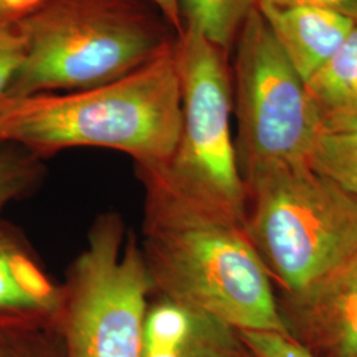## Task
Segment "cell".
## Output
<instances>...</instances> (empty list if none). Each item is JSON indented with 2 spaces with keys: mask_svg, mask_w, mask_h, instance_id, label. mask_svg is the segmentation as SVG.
Returning <instances> with one entry per match:
<instances>
[{
  "mask_svg": "<svg viewBox=\"0 0 357 357\" xmlns=\"http://www.w3.org/2000/svg\"><path fill=\"white\" fill-rule=\"evenodd\" d=\"M143 190V261L153 298L236 331L289 336L273 280L245 224L176 188L160 167L135 166Z\"/></svg>",
  "mask_w": 357,
  "mask_h": 357,
  "instance_id": "obj_1",
  "label": "cell"
},
{
  "mask_svg": "<svg viewBox=\"0 0 357 357\" xmlns=\"http://www.w3.org/2000/svg\"><path fill=\"white\" fill-rule=\"evenodd\" d=\"M180 128L174 44L149 64L101 86L0 100V144H17L41 160L68 149L100 147L128 153L134 166H166Z\"/></svg>",
  "mask_w": 357,
  "mask_h": 357,
  "instance_id": "obj_2",
  "label": "cell"
},
{
  "mask_svg": "<svg viewBox=\"0 0 357 357\" xmlns=\"http://www.w3.org/2000/svg\"><path fill=\"white\" fill-rule=\"evenodd\" d=\"M17 24L24 57L6 97L101 86L149 64L176 38L149 0H44Z\"/></svg>",
  "mask_w": 357,
  "mask_h": 357,
  "instance_id": "obj_3",
  "label": "cell"
},
{
  "mask_svg": "<svg viewBox=\"0 0 357 357\" xmlns=\"http://www.w3.org/2000/svg\"><path fill=\"white\" fill-rule=\"evenodd\" d=\"M245 230L282 293H296L357 253V197L307 163L246 178Z\"/></svg>",
  "mask_w": 357,
  "mask_h": 357,
  "instance_id": "obj_4",
  "label": "cell"
},
{
  "mask_svg": "<svg viewBox=\"0 0 357 357\" xmlns=\"http://www.w3.org/2000/svg\"><path fill=\"white\" fill-rule=\"evenodd\" d=\"M57 332L65 357H142L151 283L138 236L102 212L66 268Z\"/></svg>",
  "mask_w": 357,
  "mask_h": 357,
  "instance_id": "obj_5",
  "label": "cell"
},
{
  "mask_svg": "<svg viewBox=\"0 0 357 357\" xmlns=\"http://www.w3.org/2000/svg\"><path fill=\"white\" fill-rule=\"evenodd\" d=\"M234 45V146L243 181L266 168L307 163L323 114L257 7Z\"/></svg>",
  "mask_w": 357,
  "mask_h": 357,
  "instance_id": "obj_6",
  "label": "cell"
},
{
  "mask_svg": "<svg viewBox=\"0 0 357 357\" xmlns=\"http://www.w3.org/2000/svg\"><path fill=\"white\" fill-rule=\"evenodd\" d=\"M181 91V128L167 178L185 195L245 224L248 192L238 168L230 118L228 53L188 28L174 43Z\"/></svg>",
  "mask_w": 357,
  "mask_h": 357,
  "instance_id": "obj_7",
  "label": "cell"
},
{
  "mask_svg": "<svg viewBox=\"0 0 357 357\" xmlns=\"http://www.w3.org/2000/svg\"><path fill=\"white\" fill-rule=\"evenodd\" d=\"M278 305L289 336L315 357H357V253Z\"/></svg>",
  "mask_w": 357,
  "mask_h": 357,
  "instance_id": "obj_8",
  "label": "cell"
},
{
  "mask_svg": "<svg viewBox=\"0 0 357 357\" xmlns=\"http://www.w3.org/2000/svg\"><path fill=\"white\" fill-rule=\"evenodd\" d=\"M63 287L26 234L0 218V328H57Z\"/></svg>",
  "mask_w": 357,
  "mask_h": 357,
  "instance_id": "obj_9",
  "label": "cell"
},
{
  "mask_svg": "<svg viewBox=\"0 0 357 357\" xmlns=\"http://www.w3.org/2000/svg\"><path fill=\"white\" fill-rule=\"evenodd\" d=\"M142 357H250L229 326L166 299L150 302Z\"/></svg>",
  "mask_w": 357,
  "mask_h": 357,
  "instance_id": "obj_10",
  "label": "cell"
},
{
  "mask_svg": "<svg viewBox=\"0 0 357 357\" xmlns=\"http://www.w3.org/2000/svg\"><path fill=\"white\" fill-rule=\"evenodd\" d=\"M257 8L305 82L342 47L357 24L347 15L312 6L258 1Z\"/></svg>",
  "mask_w": 357,
  "mask_h": 357,
  "instance_id": "obj_11",
  "label": "cell"
},
{
  "mask_svg": "<svg viewBox=\"0 0 357 357\" xmlns=\"http://www.w3.org/2000/svg\"><path fill=\"white\" fill-rule=\"evenodd\" d=\"M324 118H357V24L342 47L307 79Z\"/></svg>",
  "mask_w": 357,
  "mask_h": 357,
  "instance_id": "obj_12",
  "label": "cell"
},
{
  "mask_svg": "<svg viewBox=\"0 0 357 357\" xmlns=\"http://www.w3.org/2000/svg\"><path fill=\"white\" fill-rule=\"evenodd\" d=\"M307 163L357 197V118H324Z\"/></svg>",
  "mask_w": 357,
  "mask_h": 357,
  "instance_id": "obj_13",
  "label": "cell"
},
{
  "mask_svg": "<svg viewBox=\"0 0 357 357\" xmlns=\"http://www.w3.org/2000/svg\"><path fill=\"white\" fill-rule=\"evenodd\" d=\"M183 29L188 28L229 53L258 0H178Z\"/></svg>",
  "mask_w": 357,
  "mask_h": 357,
  "instance_id": "obj_14",
  "label": "cell"
},
{
  "mask_svg": "<svg viewBox=\"0 0 357 357\" xmlns=\"http://www.w3.org/2000/svg\"><path fill=\"white\" fill-rule=\"evenodd\" d=\"M44 176V160L17 144H0V218L8 205L36 191Z\"/></svg>",
  "mask_w": 357,
  "mask_h": 357,
  "instance_id": "obj_15",
  "label": "cell"
},
{
  "mask_svg": "<svg viewBox=\"0 0 357 357\" xmlns=\"http://www.w3.org/2000/svg\"><path fill=\"white\" fill-rule=\"evenodd\" d=\"M0 357H65L64 344L56 328H0Z\"/></svg>",
  "mask_w": 357,
  "mask_h": 357,
  "instance_id": "obj_16",
  "label": "cell"
},
{
  "mask_svg": "<svg viewBox=\"0 0 357 357\" xmlns=\"http://www.w3.org/2000/svg\"><path fill=\"white\" fill-rule=\"evenodd\" d=\"M24 57V41L17 19L0 20V100L6 97Z\"/></svg>",
  "mask_w": 357,
  "mask_h": 357,
  "instance_id": "obj_17",
  "label": "cell"
},
{
  "mask_svg": "<svg viewBox=\"0 0 357 357\" xmlns=\"http://www.w3.org/2000/svg\"><path fill=\"white\" fill-rule=\"evenodd\" d=\"M250 357H315L291 337L275 332L237 331Z\"/></svg>",
  "mask_w": 357,
  "mask_h": 357,
  "instance_id": "obj_18",
  "label": "cell"
},
{
  "mask_svg": "<svg viewBox=\"0 0 357 357\" xmlns=\"http://www.w3.org/2000/svg\"><path fill=\"white\" fill-rule=\"evenodd\" d=\"M277 6H312L343 13L357 22V0H258Z\"/></svg>",
  "mask_w": 357,
  "mask_h": 357,
  "instance_id": "obj_19",
  "label": "cell"
},
{
  "mask_svg": "<svg viewBox=\"0 0 357 357\" xmlns=\"http://www.w3.org/2000/svg\"><path fill=\"white\" fill-rule=\"evenodd\" d=\"M44 0H0V20L20 19L33 11Z\"/></svg>",
  "mask_w": 357,
  "mask_h": 357,
  "instance_id": "obj_20",
  "label": "cell"
},
{
  "mask_svg": "<svg viewBox=\"0 0 357 357\" xmlns=\"http://www.w3.org/2000/svg\"><path fill=\"white\" fill-rule=\"evenodd\" d=\"M151 1L155 8L162 13L167 23L175 31L176 36L183 32V24L178 13V0H149Z\"/></svg>",
  "mask_w": 357,
  "mask_h": 357,
  "instance_id": "obj_21",
  "label": "cell"
}]
</instances>
